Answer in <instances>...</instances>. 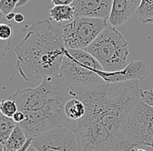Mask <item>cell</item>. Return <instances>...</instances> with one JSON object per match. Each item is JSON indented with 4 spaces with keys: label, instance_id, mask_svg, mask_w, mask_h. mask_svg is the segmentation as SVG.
Returning a JSON list of instances; mask_svg holds the SVG:
<instances>
[{
    "label": "cell",
    "instance_id": "1",
    "mask_svg": "<svg viewBox=\"0 0 153 151\" xmlns=\"http://www.w3.org/2000/svg\"><path fill=\"white\" fill-rule=\"evenodd\" d=\"M71 87V96L85 103L86 113L97 115L115 140L126 147L138 146L129 131L130 116L141 100L138 80L105 83L91 88Z\"/></svg>",
    "mask_w": 153,
    "mask_h": 151
},
{
    "label": "cell",
    "instance_id": "2",
    "mask_svg": "<svg viewBox=\"0 0 153 151\" xmlns=\"http://www.w3.org/2000/svg\"><path fill=\"white\" fill-rule=\"evenodd\" d=\"M65 47L60 29L49 19L32 24L23 40L16 46V68L26 81L45 75H59Z\"/></svg>",
    "mask_w": 153,
    "mask_h": 151
},
{
    "label": "cell",
    "instance_id": "3",
    "mask_svg": "<svg viewBox=\"0 0 153 151\" xmlns=\"http://www.w3.org/2000/svg\"><path fill=\"white\" fill-rule=\"evenodd\" d=\"M71 85L60 75H45L37 87L16 91L10 96L22 112H65V105L71 98Z\"/></svg>",
    "mask_w": 153,
    "mask_h": 151
},
{
    "label": "cell",
    "instance_id": "4",
    "mask_svg": "<svg viewBox=\"0 0 153 151\" xmlns=\"http://www.w3.org/2000/svg\"><path fill=\"white\" fill-rule=\"evenodd\" d=\"M97 70L104 69L86 50L65 49L59 75L72 87L91 88L106 83Z\"/></svg>",
    "mask_w": 153,
    "mask_h": 151
},
{
    "label": "cell",
    "instance_id": "5",
    "mask_svg": "<svg viewBox=\"0 0 153 151\" xmlns=\"http://www.w3.org/2000/svg\"><path fill=\"white\" fill-rule=\"evenodd\" d=\"M85 50L106 72L119 71L127 66L128 42L124 35L109 23Z\"/></svg>",
    "mask_w": 153,
    "mask_h": 151
},
{
    "label": "cell",
    "instance_id": "6",
    "mask_svg": "<svg viewBox=\"0 0 153 151\" xmlns=\"http://www.w3.org/2000/svg\"><path fill=\"white\" fill-rule=\"evenodd\" d=\"M65 124L76 133L79 151H122L129 148L115 140L94 113H86L76 121L67 119Z\"/></svg>",
    "mask_w": 153,
    "mask_h": 151
},
{
    "label": "cell",
    "instance_id": "7",
    "mask_svg": "<svg viewBox=\"0 0 153 151\" xmlns=\"http://www.w3.org/2000/svg\"><path fill=\"white\" fill-rule=\"evenodd\" d=\"M107 20L98 18L76 17L65 25L63 38L66 49L85 50L105 29Z\"/></svg>",
    "mask_w": 153,
    "mask_h": 151
},
{
    "label": "cell",
    "instance_id": "8",
    "mask_svg": "<svg viewBox=\"0 0 153 151\" xmlns=\"http://www.w3.org/2000/svg\"><path fill=\"white\" fill-rule=\"evenodd\" d=\"M31 144L39 151H79L76 133L66 124L34 137Z\"/></svg>",
    "mask_w": 153,
    "mask_h": 151
},
{
    "label": "cell",
    "instance_id": "9",
    "mask_svg": "<svg viewBox=\"0 0 153 151\" xmlns=\"http://www.w3.org/2000/svg\"><path fill=\"white\" fill-rule=\"evenodd\" d=\"M130 134L137 145L153 148V107L140 100L129 119Z\"/></svg>",
    "mask_w": 153,
    "mask_h": 151
},
{
    "label": "cell",
    "instance_id": "10",
    "mask_svg": "<svg viewBox=\"0 0 153 151\" xmlns=\"http://www.w3.org/2000/svg\"><path fill=\"white\" fill-rule=\"evenodd\" d=\"M25 119L19 123L28 139H33L50 129L65 124L67 117L65 112L52 111H27L24 112Z\"/></svg>",
    "mask_w": 153,
    "mask_h": 151
},
{
    "label": "cell",
    "instance_id": "11",
    "mask_svg": "<svg viewBox=\"0 0 153 151\" xmlns=\"http://www.w3.org/2000/svg\"><path fill=\"white\" fill-rule=\"evenodd\" d=\"M97 74L106 83H117L130 80H140L150 74V64L146 60H136L129 63L124 68L116 72L97 70Z\"/></svg>",
    "mask_w": 153,
    "mask_h": 151
},
{
    "label": "cell",
    "instance_id": "12",
    "mask_svg": "<svg viewBox=\"0 0 153 151\" xmlns=\"http://www.w3.org/2000/svg\"><path fill=\"white\" fill-rule=\"evenodd\" d=\"M113 0H73L71 5L76 17L98 18L108 20Z\"/></svg>",
    "mask_w": 153,
    "mask_h": 151
},
{
    "label": "cell",
    "instance_id": "13",
    "mask_svg": "<svg viewBox=\"0 0 153 151\" xmlns=\"http://www.w3.org/2000/svg\"><path fill=\"white\" fill-rule=\"evenodd\" d=\"M140 3L141 0H113L107 22L115 27L123 25L136 13Z\"/></svg>",
    "mask_w": 153,
    "mask_h": 151
},
{
    "label": "cell",
    "instance_id": "14",
    "mask_svg": "<svg viewBox=\"0 0 153 151\" xmlns=\"http://www.w3.org/2000/svg\"><path fill=\"white\" fill-rule=\"evenodd\" d=\"M65 113L68 120H79L85 115V105L81 100L71 97L65 105Z\"/></svg>",
    "mask_w": 153,
    "mask_h": 151
},
{
    "label": "cell",
    "instance_id": "15",
    "mask_svg": "<svg viewBox=\"0 0 153 151\" xmlns=\"http://www.w3.org/2000/svg\"><path fill=\"white\" fill-rule=\"evenodd\" d=\"M28 141L27 136L22 129V128L17 124L16 128L10 134L7 141L4 143V149L8 151H16L24 147V145Z\"/></svg>",
    "mask_w": 153,
    "mask_h": 151
},
{
    "label": "cell",
    "instance_id": "16",
    "mask_svg": "<svg viewBox=\"0 0 153 151\" xmlns=\"http://www.w3.org/2000/svg\"><path fill=\"white\" fill-rule=\"evenodd\" d=\"M49 13L51 19L59 23L75 19V11L71 5H54L50 9Z\"/></svg>",
    "mask_w": 153,
    "mask_h": 151
},
{
    "label": "cell",
    "instance_id": "17",
    "mask_svg": "<svg viewBox=\"0 0 153 151\" xmlns=\"http://www.w3.org/2000/svg\"><path fill=\"white\" fill-rule=\"evenodd\" d=\"M136 14L142 24H153V0H141Z\"/></svg>",
    "mask_w": 153,
    "mask_h": 151
},
{
    "label": "cell",
    "instance_id": "18",
    "mask_svg": "<svg viewBox=\"0 0 153 151\" xmlns=\"http://www.w3.org/2000/svg\"><path fill=\"white\" fill-rule=\"evenodd\" d=\"M18 123L0 111V143L4 144L9 138Z\"/></svg>",
    "mask_w": 153,
    "mask_h": 151
},
{
    "label": "cell",
    "instance_id": "19",
    "mask_svg": "<svg viewBox=\"0 0 153 151\" xmlns=\"http://www.w3.org/2000/svg\"><path fill=\"white\" fill-rule=\"evenodd\" d=\"M0 111L4 115L12 118L16 112L19 111V107L13 100L8 98L0 101Z\"/></svg>",
    "mask_w": 153,
    "mask_h": 151
},
{
    "label": "cell",
    "instance_id": "20",
    "mask_svg": "<svg viewBox=\"0 0 153 151\" xmlns=\"http://www.w3.org/2000/svg\"><path fill=\"white\" fill-rule=\"evenodd\" d=\"M13 30L12 25L5 22H0V39L2 40H9L12 38Z\"/></svg>",
    "mask_w": 153,
    "mask_h": 151
},
{
    "label": "cell",
    "instance_id": "21",
    "mask_svg": "<svg viewBox=\"0 0 153 151\" xmlns=\"http://www.w3.org/2000/svg\"><path fill=\"white\" fill-rule=\"evenodd\" d=\"M19 1L20 0H0V10L4 17L8 13L13 11L15 8H17V5Z\"/></svg>",
    "mask_w": 153,
    "mask_h": 151
},
{
    "label": "cell",
    "instance_id": "22",
    "mask_svg": "<svg viewBox=\"0 0 153 151\" xmlns=\"http://www.w3.org/2000/svg\"><path fill=\"white\" fill-rule=\"evenodd\" d=\"M3 20H4V18L0 19V22ZM10 44H11V39H9V40L0 39V62L6 56L9 49L10 48Z\"/></svg>",
    "mask_w": 153,
    "mask_h": 151
},
{
    "label": "cell",
    "instance_id": "23",
    "mask_svg": "<svg viewBox=\"0 0 153 151\" xmlns=\"http://www.w3.org/2000/svg\"><path fill=\"white\" fill-rule=\"evenodd\" d=\"M141 100L153 107V88L149 90L141 89Z\"/></svg>",
    "mask_w": 153,
    "mask_h": 151
},
{
    "label": "cell",
    "instance_id": "24",
    "mask_svg": "<svg viewBox=\"0 0 153 151\" xmlns=\"http://www.w3.org/2000/svg\"><path fill=\"white\" fill-rule=\"evenodd\" d=\"M12 119L14 120V122H15L19 124V123L23 122L25 121V114L24 112H22V111L19 110L18 112H16V113L13 115Z\"/></svg>",
    "mask_w": 153,
    "mask_h": 151
},
{
    "label": "cell",
    "instance_id": "25",
    "mask_svg": "<svg viewBox=\"0 0 153 151\" xmlns=\"http://www.w3.org/2000/svg\"><path fill=\"white\" fill-rule=\"evenodd\" d=\"M73 0H51L54 5H71Z\"/></svg>",
    "mask_w": 153,
    "mask_h": 151
},
{
    "label": "cell",
    "instance_id": "26",
    "mask_svg": "<svg viewBox=\"0 0 153 151\" xmlns=\"http://www.w3.org/2000/svg\"><path fill=\"white\" fill-rule=\"evenodd\" d=\"M14 20L18 24H20V23L24 22L25 21V16H24V14H22V13H16Z\"/></svg>",
    "mask_w": 153,
    "mask_h": 151
},
{
    "label": "cell",
    "instance_id": "27",
    "mask_svg": "<svg viewBox=\"0 0 153 151\" xmlns=\"http://www.w3.org/2000/svg\"><path fill=\"white\" fill-rule=\"evenodd\" d=\"M31 142H32V139H28V141H27L26 143L24 145V147H23V148H21L20 149H19V150H16V151H26L27 150V149L29 148V146L31 144ZM4 151H8V150H4Z\"/></svg>",
    "mask_w": 153,
    "mask_h": 151
},
{
    "label": "cell",
    "instance_id": "28",
    "mask_svg": "<svg viewBox=\"0 0 153 151\" xmlns=\"http://www.w3.org/2000/svg\"><path fill=\"white\" fill-rule=\"evenodd\" d=\"M15 15H16V13L15 12H13V11H11V12H10V13H8L7 15H5V19H7V20H9V21H10V20H12V19H14V18H15Z\"/></svg>",
    "mask_w": 153,
    "mask_h": 151
},
{
    "label": "cell",
    "instance_id": "29",
    "mask_svg": "<svg viewBox=\"0 0 153 151\" xmlns=\"http://www.w3.org/2000/svg\"><path fill=\"white\" fill-rule=\"evenodd\" d=\"M29 1H30V0H20V1L19 2V4L17 5V8H18V7H21V6H23V5H26Z\"/></svg>",
    "mask_w": 153,
    "mask_h": 151
},
{
    "label": "cell",
    "instance_id": "30",
    "mask_svg": "<svg viewBox=\"0 0 153 151\" xmlns=\"http://www.w3.org/2000/svg\"><path fill=\"white\" fill-rule=\"evenodd\" d=\"M26 151H39V150H38V149H36L32 144H30V145L29 146V148L27 149V150Z\"/></svg>",
    "mask_w": 153,
    "mask_h": 151
},
{
    "label": "cell",
    "instance_id": "31",
    "mask_svg": "<svg viewBox=\"0 0 153 151\" xmlns=\"http://www.w3.org/2000/svg\"><path fill=\"white\" fill-rule=\"evenodd\" d=\"M132 151H148L144 149H141V148H137V146H135L132 148Z\"/></svg>",
    "mask_w": 153,
    "mask_h": 151
},
{
    "label": "cell",
    "instance_id": "32",
    "mask_svg": "<svg viewBox=\"0 0 153 151\" xmlns=\"http://www.w3.org/2000/svg\"><path fill=\"white\" fill-rule=\"evenodd\" d=\"M133 147H135V146H133ZM133 147H129V148H126V149H124V150L122 151H132V148Z\"/></svg>",
    "mask_w": 153,
    "mask_h": 151
},
{
    "label": "cell",
    "instance_id": "33",
    "mask_svg": "<svg viewBox=\"0 0 153 151\" xmlns=\"http://www.w3.org/2000/svg\"><path fill=\"white\" fill-rule=\"evenodd\" d=\"M0 151H4V144L0 143Z\"/></svg>",
    "mask_w": 153,
    "mask_h": 151
},
{
    "label": "cell",
    "instance_id": "34",
    "mask_svg": "<svg viewBox=\"0 0 153 151\" xmlns=\"http://www.w3.org/2000/svg\"><path fill=\"white\" fill-rule=\"evenodd\" d=\"M4 15L3 14V12L1 11V10H0V19H2V18H4Z\"/></svg>",
    "mask_w": 153,
    "mask_h": 151
}]
</instances>
